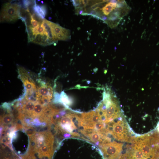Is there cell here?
<instances>
[{"mask_svg": "<svg viewBox=\"0 0 159 159\" xmlns=\"http://www.w3.org/2000/svg\"><path fill=\"white\" fill-rule=\"evenodd\" d=\"M51 22L44 19L36 27H26L29 42H31L43 46L55 43Z\"/></svg>", "mask_w": 159, "mask_h": 159, "instance_id": "1", "label": "cell"}, {"mask_svg": "<svg viewBox=\"0 0 159 159\" xmlns=\"http://www.w3.org/2000/svg\"><path fill=\"white\" fill-rule=\"evenodd\" d=\"M107 128L109 134L119 141L132 143L134 138L130 136L129 128L124 116L118 119L116 122L113 121L110 123Z\"/></svg>", "mask_w": 159, "mask_h": 159, "instance_id": "2", "label": "cell"}, {"mask_svg": "<svg viewBox=\"0 0 159 159\" xmlns=\"http://www.w3.org/2000/svg\"><path fill=\"white\" fill-rule=\"evenodd\" d=\"M21 7V5L18 3L4 4L1 11V22H13L20 19Z\"/></svg>", "mask_w": 159, "mask_h": 159, "instance_id": "3", "label": "cell"}, {"mask_svg": "<svg viewBox=\"0 0 159 159\" xmlns=\"http://www.w3.org/2000/svg\"><path fill=\"white\" fill-rule=\"evenodd\" d=\"M123 144L116 142L101 143L99 144L104 159H120L122 156Z\"/></svg>", "mask_w": 159, "mask_h": 159, "instance_id": "4", "label": "cell"}, {"mask_svg": "<svg viewBox=\"0 0 159 159\" xmlns=\"http://www.w3.org/2000/svg\"><path fill=\"white\" fill-rule=\"evenodd\" d=\"M101 122H103L101 117L96 110L83 113L81 117V126L86 130L95 131L96 125Z\"/></svg>", "mask_w": 159, "mask_h": 159, "instance_id": "5", "label": "cell"}, {"mask_svg": "<svg viewBox=\"0 0 159 159\" xmlns=\"http://www.w3.org/2000/svg\"><path fill=\"white\" fill-rule=\"evenodd\" d=\"M78 116L76 114L69 113L63 116L60 119L57 118L58 125L57 126L63 131L70 133L72 137H76L77 133L72 132L76 128L74 120Z\"/></svg>", "mask_w": 159, "mask_h": 159, "instance_id": "6", "label": "cell"}, {"mask_svg": "<svg viewBox=\"0 0 159 159\" xmlns=\"http://www.w3.org/2000/svg\"><path fill=\"white\" fill-rule=\"evenodd\" d=\"M53 93L52 88L50 86L46 85L41 86L37 90L36 99L43 103L49 102L52 99Z\"/></svg>", "mask_w": 159, "mask_h": 159, "instance_id": "7", "label": "cell"}, {"mask_svg": "<svg viewBox=\"0 0 159 159\" xmlns=\"http://www.w3.org/2000/svg\"><path fill=\"white\" fill-rule=\"evenodd\" d=\"M20 78L21 80L23 83H24L26 88L27 93L29 95H31L33 92H36V88L34 82L32 81L30 78H29L28 74L26 72H24V70L20 68Z\"/></svg>", "mask_w": 159, "mask_h": 159, "instance_id": "8", "label": "cell"}, {"mask_svg": "<svg viewBox=\"0 0 159 159\" xmlns=\"http://www.w3.org/2000/svg\"><path fill=\"white\" fill-rule=\"evenodd\" d=\"M32 9L36 14L43 19H44L47 13L46 7L44 6H40L37 5L35 3Z\"/></svg>", "mask_w": 159, "mask_h": 159, "instance_id": "9", "label": "cell"}, {"mask_svg": "<svg viewBox=\"0 0 159 159\" xmlns=\"http://www.w3.org/2000/svg\"><path fill=\"white\" fill-rule=\"evenodd\" d=\"M46 107L39 102H36L33 111L32 116L33 117L42 116Z\"/></svg>", "mask_w": 159, "mask_h": 159, "instance_id": "10", "label": "cell"}, {"mask_svg": "<svg viewBox=\"0 0 159 159\" xmlns=\"http://www.w3.org/2000/svg\"><path fill=\"white\" fill-rule=\"evenodd\" d=\"M36 103L32 100H28L23 106V112L27 115L32 116Z\"/></svg>", "mask_w": 159, "mask_h": 159, "instance_id": "11", "label": "cell"}, {"mask_svg": "<svg viewBox=\"0 0 159 159\" xmlns=\"http://www.w3.org/2000/svg\"><path fill=\"white\" fill-rule=\"evenodd\" d=\"M116 8L113 7L110 3L109 2L104 8H101V10H102L103 14L105 16H109L112 12H113V10H114Z\"/></svg>", "mask_w": 159, "mask_h": 159, "instance_id": "12", "label": "cell"}, {"mask_svg": "<svg viewBox=\"0 0 159 159\" xmlns=\"http://www.w3.org/2000/svg\"><path fill=\"white\" fill-rule=\"evenodd\" d=\"M60 96V101L63 104L67 106L71 104V101L69 98L64 92L61 93Z\"/></svg>", "mask_w": 159, "mask_h": 159, "instance_id": "13", "label": "cell"}, {"mask_svg": "<svg viewBox=\"0 0 159 159\" xmlns=\"http://www.w3.org/2000/svg\"><path fill=\"white\" fill-rule=\"evenodd\" d=\"M1 121L4 125H8L13 122V118L11 115L6 114L2 117Z\"/></svg>", "mask_w": 159, "mask_h": 159, "instance_id": "14", "label": "cell"}, {"mask_svg": "<svg viewBox=\"0 0 159 159\" xmlns=\"http://www.w3.org/2000/svg\"><path fill=\"white\" fill-rule=\"evenodd\" d=\"M72 3L74 6L76 8H79L82 4V1H72Z\"/></svg>", "mask_w": 159, "mask_h": 159, "instance_id": "15", "label": "cell"}, {"mask_svg": "<svg viewBox=\"0 0 159 159\" xmlns=\"http://www.w3.org/2000/svg\"><path fill=\"white\" fill-rule=\"evenodd\" d=\"M82 3L85 6H86L87 5L89 4V1H82Z\"/></svg>", "mask_w": 159, "mask_h": 159, "instance_id": "16", "label": "cell"}, {"mask_svg": "<svg viewBox=\"0 0 159 159\" xmlns=\"http://www.w3.org/2000/svg\"><path fill=\"white\" fill-rule=\"evenodd\" d=\"M78 13L80 15H82L83 14V10H81L80 9L79 10H78Z\"/></svg>", "mask_w": 159, "mask_h": 159, "instance_id": "17", "label": "cell"}, {"mask_svg": "<svg viewBox=\"0 0 159 159\" xmlns=\"http://www.w3.org/2000/svg\"><path fill=\"white\" fill-rule=\"evenodd\" d=\"M41 3L42 4H43L44 2L43 1H41Z\"/></svg>", "mask_w": 159, "mask_h": 159, "instance_id": "18", "label": "cell"}, {"mask_svg": "<svg viewBox=\"0 0 159 159\" xmlns=\"http://www.w3.org/2000/svg\"><path fill=\"white\" fill-rule=\"evenodd\" d=\"M158 159H159V158Z\"/></svg>", "mask_w": 159, "mask_h": 159, "instance_id": "19", "label": "cell"}]
</instances>
